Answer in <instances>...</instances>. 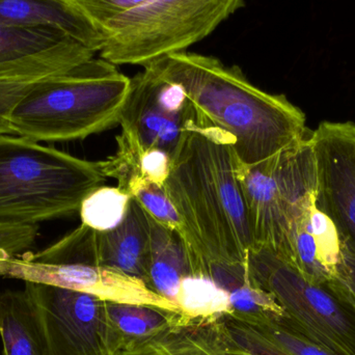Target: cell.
Returning a JSON list of instances; mask_svg holds the SVG:
<instances>
[{
    "instance_id": "obj_1",
    "label": "cell",
    "mask_w": 355,
    "mask_h": 355,
    "mask_svg": "<svg viewBox=\"0 0 355 355\" xmlns=\"http://www.w3.org/2000/svg\"><path fill=\"white\" fill-rule=\"evenodd\" d=\"M145 67L183 89L193 104L196 122L232 137L240 166L260 164L312 133L300 108L285 95L252 85L238 66L181 51Z\"/></svg>"
},
{
    "instance_id": "obj_2",
    "label": "cell",
    "mask_w": 355,
    "mask_h": 355,
    "mask_svg": "<svg viewBox=\"0 0 355 355\" xmlns=\"http://www.w3.org/2000/svg\"><path fill=\"white\" fill-rule=\"evenodd\" d=\"M233 146L223 131L194 122L162 185L202 262L245 263L252 246Z\"/></svg>"
},
{
    "instance_id": "obj_3",
    "label": "cell",
    "mask_w": 355,
    "mask_h": 355,
    "mask_svg": "<svg viewBox=\"0 0 355 355\" xmlns=\"http://www.w3.org/2000/svg\"><path fill=\"white\" fill-rule=\"evenodd\" d=\"M131 78L93 58L35 83L12 108V135L39 143L81 141L118 126Z\"/></svg>"
},
{
    "instance_id": "obj_4",
    "label": "cell",
    "mask_w": 355,
    "mask_h": 355,
    "mask_svg": "<svg viewBox=\"0 0 355 355\" xmlns=\"http://www.w3.org/2000/svg\"><path fill=\"white\" fill-rule=\"evenodd\" d=\"M105 162H89L39 141L0 135V221L39 225L79 213L105 183Z\"/></svg>"
},
{
    "instance_id": "obj_5",
    "label": "cell",
    "mask_w": 355,
    "mask_h": 355,
    "mask_svg": "<svg viewBox=\"0 0 355 355\" xmlns=\"http://www.w3.org/2000/svg\"><path fill=\"white\" fill-rule=\"evenodd\" d=\"M310 137L260 164L239 166L252 246L268 248L288 262L296 227L316 200V159Z\"/></svg>"
},
{
    "instance_id": "obj_6",
    "label": "cell",
    "mask_w": 355,
    "mask_h": 355,
    "mask_svg": "<svg viewBox=\"0 0 355 355\" xmlns=\"http://www.w3.org/2000/svg\"><path fill=\"white\" fill-rule=\"evenodd\" d=\"M244 6V0H149L104 29L100 58L116 66L186 51Z\"/></svg>"
},
{
    "instance_id": "obj_7",
    "label": "cell",
    "mask_w": 355,
    "mask_h": 355,
    "mask_svg": "<svg viewBox=\"0 0 355 355\" xmlns=\"http://www.w3.org/2000/svg\"><path fill=\"white\" fill-rule=\"evenodd\" d=\"M248 267L254 283L283 308V321L337 355H355V313L327 285L306 279L268 248L252 246Z\"/></svg>"
},
{
    "instance_id": "obj_8",
    "label": "cell",
    "mask_w": 355,
    "mask_h": 355,
    "mask_svg": "<svg viewBox=\"0 0 355 355\" xmlns=\"http://www.w3.org/2000/svg\"><path fill=\"white\" fill-rule=\"evenodd\" d=\"M150 250L151 216L131 196L126 215L118 227L102 232L81 223L48 248L31 250V254L45 262L110 267L145 282Z\"/></svg>"
},
{
    "instance_id": "obj_9",
    "label": "cell",
    "mask_w": 355,
    "mask_h": 355,
    "mask_svg": "<svg viewBox=\"0 0 355 355\" xmlns=\"http://www.w3.org/2000/svg\"><path fill=\"white\" fill-rule=\"evenodd\" d=\"M49 355H112L105 300L91 294L24 283Z\"/></svg>"
},
{
    "instance_id": "obj_10",
    "label": "cell",
    "mask_w": 355,
    "mask_h": 355,
    "mask_svg": "<svg viewBox=\"0 0 355 355\" xmlns=\"http://www.w3.org/2000/svg\"><path fill=\"white\" fill-rule=\"evenodd\" d=\"M194 122L193 104L176 83L146 67L131 78L119 125L144 151L160 150L174 162Z\"/></svg>"
},
{
    "instance_id": "obj_11",
    "label": "cell",
    "mask_w": 355,
    "mask_h": 355,
    "mask_svg": "<svg viewBox=\"0 0 355 355\" xmlns=\"http://www.w3.org/2000/svg\"><path fill=\"white\" fill-rule=\"evenodd\" d=\"M0 277L74 290L105 302L156 306L181 314L174 302L152 291L141 279L123 271L80 263L45 262L33 258L29 250L17 256L1 254Z\"/></svg>"
},
{
    "instance_id": "obj_12",
    "label": "cell",
    "mask_w": 355,
    "mask_h": 355,
    "mask_svg": "<svg viewBox=\"0 0 355 355\" xmlns=\"http://www.w3.org/2000/svg\"><path fill=\"white\" fill-rule=\"evenodd\" d=\"M317 168V208L355 250V124L321 123L311 133Z\"/></svg>"
},
{
    "instance_id": "obj_13",
    "label": "cell",
    "mask_w": 355,
    "mask_h": 355,
    "mask_svg": "<svg viewBox=\"0 0 355 355\" xmlns=\"http://www.w3.org/2000/svg\"><path fill=\"white\" fill-rule=\"evenodd\" d=\"M0 27L52 29L98 53L106 35L73 0H0Z\"/></svg>"
},
{
    "instance_id": "obj_14",
    "label": "cell",
    "mask_w": 355,
    "mask_h": 355,
    "mask_svg": "<svg viewBox=\"0 0 355 355\" xmlns=\"http://www.w3.org/2000/svg\"><path fill=\"white\" fill-rule=\"evenodd\" d=\"M112 355H237L223 316L180 322Z\"/></svg>"
},
{
    "instance_id": "obj_15",
    "label": "cell",
    "mask_w": 355,
    "mask_h": 355,
    "mask_svg": "<svg viewBox=\"0 0 355 355\" xmlns=\"http://www.w3.org/2000/svg\"><path fill=\"white\" fill-rule=\"evenodd\" d=\"M342 245L335 223L314 204L296 227L289 263L312 283L327 285L335 277Z\"/></svg>"
},
{
    "instance_id": "obj_16",
    "label": "cell",
    "mask_w": 355,
    "mask_h": 355,
    "mask_svg": "<svg viewBox=\"0 0 355 355\" xmlns=\"http://www.w3.org/2000/svg\"><path fill=\"white\" fill-rule=\"evenodd\" d=\"M196 272H200V258L181 232L151 217V250L146 285L175 304L182 281Z\"/></svg>"
},
{
    "instance_id": "obj_17",
    "label": "cell",
    "mask_w": 355,
    "mask_h": 355,
    "mask_svg": "<svg viewBox=\"0 0 355 355\" xmlns=\"http://www.w3.org/2000/svg\"><path fill=\"white\" fill-rule=\"evenodd\" d=\"M105 312L112 355L182 321L180 313L143 304L105 302Z\"/></svg>"
},
{
    "instance_id": "obj_18",
    "label": "cell",
    "mask_w": 355,
    "mask_h": 355,
    "mask_svg": "<svg viewBox=\"0 0 355 355\" xmlns=\"http://www.w3.org/2000/svg\"><path fill=\"white\" fill-rule=\"evenodd\" d=\"M0 338L3 355H49L24 290L0 292Z\"/></svg>"
},
{
    "instance_id": "obj_19",
    "label": "cell",
    "mask_w": 355,
    "mask_h": 355,
    "mask_svg": "<svg viewBox=\"0 0 355 355\" xmlns=\"http://www.w3.org/2000/svg\"><path fill=\"white\" fill-rule=\"evenodd\" d=\"M175 304L181 312V322L230 314L229 295L202 272L188 275L182 281Z\"/></svg>"
},
{
    "instance_id": "obj_20",
    "label": "cell",
    "mask_w": 355,
    "mask_h": 355,
    "mask_svg": "<svg viewBox=\"0 0 355 355\" xmlns=\"http://www.w3.org/2000/svg\"><path fill=\"white\" fill-rule=\"evenodd\" d=\"M68 40L72 39L52 29L0 27V68L12 66L43 53Z\"/></svg>"
},
{
    "instance_id": "obj_21",
    "label": "cell",
    "mask_w": 355,
    "mask_h": 355,
    "mask_svg": "<svg viewBox=\"0 0 355 355\" xmlns=\"http://www.w3.org/2000/svg\"><path fill=\"white\" fill-rule=\"evenodd\" d=\"M131 196L118 187L101 186L83 200L79 209L81 223L96 231L118 227L128 209Z\"/></svg>"
},
{
    "instance_id": "obj_22",
    "label": "cell",
    "mask_w": 355,
    "mask_h": 355,
    "mask_svg": "<svg viewBox=\"0 0 355 355\" xmlns=\"http://www.w3.org/2000/svg\"><path fill=\"white\" fill-rule=\"evenodd\" d=\"M250 327L287 355H337L331 350L311 341L284 322L283 319L279 322Z\"/></svg>"
},
{
    "instance_id": "obj_23",
    "label": "cell",
    "mask_w": 355,
    "mask_h": 355,
    "mask_svg": "<svg viewBox=\"0 0 355 355\" xmlns=\"http://www.w3.org/2000/svg\"><path fill=\"white\" fill-rule=\"evenodd\" d=\"M132 196L156 221L182 234L181 219L164 186L154 182H144Z\"/></svg>"
},
{
    "instance_id": "obj_24",
    "label": "cell",
    "mask_w": 355,
    "mask_h": 355,
    "mask_svg": "<svg viewBox=\"0 0 355 355\" xmlns=\"http://www.w3.org/2000/svg\"><path fill=\"white\" fill-rule=\"evenodd\" d=\"M104 33V29L112 22L139 6H144L149 0H73Z\"/></svg>"
},
{
    "instance_id": "obj_25",
    "label": "cell",
    "mask_w": 355,
    "mask_h": 355,
    "mask_svg": "<svg viewBox=\"0 0 355 355\" xmlns=\"http://www.w3.org/2000/svg\"><path fill=\"white\" fill-rule=\"evenodd\" d=\"M343 241V240H342ZM329 289L355 313V250L343 242L342 256Z\"/></svg>"
},
{
    "instance_id": "obj_26",
    "label": "cell",
    "mask_w": 355,
    "mask_h": 355,
    "mask_svg": "<svg viewBox=\"0 0 355 355\" xmlns=\"http://www.w3.org/2000/svg\"><path fill=\"white\" fill-rule=\"evenodd\" d=\"M225 324L229 327L236 343L237 355H287L269 343L254 329L223 316Z\"/></svg>"
},
{
    "instance_id": "obj_27",
    "label": "cell",
    "mask_w": 355,
    "mask_h": 355,
    "mask_svg": "<svg viewBox=\"0 0 355 355\" xmlns=\"http://www.w3.org/2000/svg\"><path fill=\"white\" fill-rule=\"evenodd\" d=\"M40 233L39 225L0 221V254L17 256L31 250Z\"/></svg>"
},
{
    "instance_id": "obj_28",
    "label": "cell",
    "mask_w": 355,
    "mask_h": 355,
    "mask_svg": "<svg viewBox=\"0 0 355 355\" xmlns=\"http://www.w3.org/2000/svg\"><path fill=\"white\" fill-rule=\"evenodd\" d=\"M37 83L27 79L0 78V135H12L10 116L12 108Z\"/></svg>"
}]
</instances>
